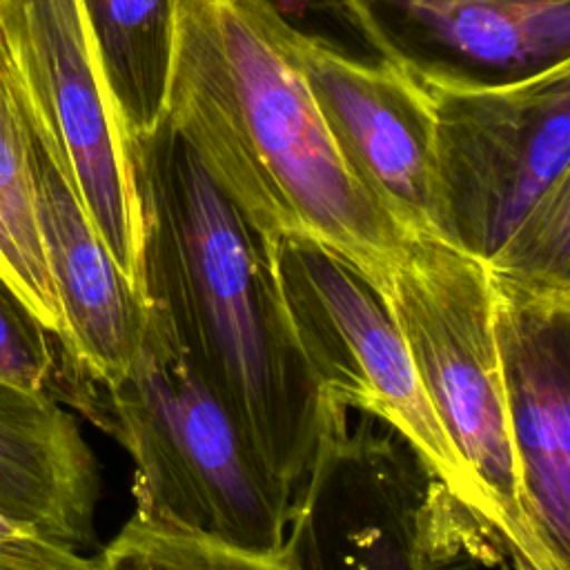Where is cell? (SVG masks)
Returning <instances> with one entry per match:
<instances>
[{"label":"cell","mask_w":570,"mask_h":570,"mask_svg":"<svg viewBox=\"0 0 570 570\" xmlns=\"http://www.w3.org/2000/svg\"><path fill=\"white\" fill-rule=\"evenodd\" d=\"M269 0H176L163 118L263 243L296 234L379 285L410 236L354 171Z\"/></svg>","instance_id":"cell-1"},{"label":"cell","mask_w":570,"mask_h":570,"mask_svg":"<svg viewBox=\"0 0 570 570\" xmlns=\"http://www.w3.org/2000/svg\"><path fill=\"white\" fill-rule=\"evenodd\" d=\"M134 163L145 298L294 499L343 410L303 358L267 247L165 118L134 138Z\"/></svg>","instance_id":"cell-2"},{"label":"cell","mask_w":570,"mask_h":570,"mask_svg":"<svg viewBox=\"0 0 570 570\" xmlns=\"http://www.w3.org/2000/svg\"><path fill=\"white\" fill-rule=\"evenodd\" d=\"M445 240L490 274L570 289V60L479 80L419 65Z\"/></svg>","instance_id":"cell-3"},{"label":"cell","mask_w":570,"mask_h":570,"mask_svg":"<svg viewBox=\"0 0 570 570\" xmlns=\"http://www.w3.org/2000/svg\"><path fill=\"white\" fill-rule=\"evenodd\" d=\"M89 416L134 461V517L252 552L285 546L292 497L191 367L154 303L147 301L129 367L114 385H96Z\"/></svg>","instance_id":"cell-4"},{"label":"cell","mask_w":570,"mask_h":570,"mask_svg":"<svg viewBox=\"0 0 570 570\" xmlns=\"http://www.w3.org/2000/svg\"><path fill=\"white\" fill-rule=\"evenodd\" d=\"M385 292L430 407L517 570H546L519 497L490 269L443 238H412Z\"/></svg>","instance_id":"cell-5"},{"label":"cell","mask_w":570,"mask_h":570,"mask_svg":"<svg viewBox=\"0 0 570 570\" xmlns=\"http://www.w3.org/2000/svg\"><path fill=\"white\" fill-rule=\"evenodd\" d=\"M265 247L294 338L325 401L385 423L490 530L485 505L430 407L381 285L354 261L305 236L283 234Z\"/></svg>","instance_id":"cell-6"},{"label":"cell","mask_w":570,"mask_h":570,"mask_svg":"<svg viewBox=\"0 0 570 570\" xmlns=\"http://www.w3.org/2000/svg\"><path fill=\"white\" fill-rule=\"evenodd\" d=\"M0 22L36 140L145 298L134 140L107 85L82 0H0Z\"/></svg>","instance_id":"cell-7"},{"label":"cell","mask_w":570,"mask_h":570,"mask_svg":"<svg viewBox=\"0 0 570 570\" xmlns=\"http://www.w3.org/2000/svg\"><path fill=\"white\" fill-rule=\"evenodd\" d=\"M285 38L345 158L410 238L445 240L434 111L419 62L358 60L285 24Z\"/></svg>","instance_id":"cell-8"},{"label":"cell","mask_w":570,"mask_h":570,"mask_svg":"<svg viewBox=\"0 0 570 570\" xmlns=\"http://www.w3.org/2000/svg\"><path fill=\"white\" fill-rule=\"evenodd\" d=\"M508 428L546 570L570 563V289L492 274Z\"/></svg>","instance_id":"cell-9"},{"label":"cell","mask_w":570,"mask_h":570,"mask_svg":"<svg viewBox=\"0 0 570 570\" xmlns=\"http://www.w3.org/2000/svg\"><path fill=\"white\" fill-rule=\"evenodd\" d=\"M38 212L65 318V367L98 387L114 385L136 354L147 301L129 285L56 163L36 140Z\"/></svg>","instance_id":"cell-10"},{"label":"cell","mask_w":570,"mask_h":570,"mask_svg":"<svg viewBox=\"0 0 570 570\" xmlns=\"http://www.w3.org/2000/svg\"><path fill=\"white\" fill-rule=\"evenodd\" d=\"M98 497L78 421L47 390L0 379V514L82 552L96 543Z\"/></svg>","instance_id":"cell-11"},{"label":"cell","mask_w":570,"mask_h":570,"mask_svg":"<svg viewBox=\"0 0 570 570\" xmlns=\"http://www.w3.org/2000/svg\"><path fill=\"white\" fill-rule=\"evenodd\" d=\"M33 149V129L0 22V276L62 345L65 318L40 227Z\"/></svg>","instance_id":"cell-12"},{"label":"cell","mask_w":570,"mask_h":570,"mask_svg":"<svg viewBox=\"0 0 570 570\" xmlns=\"http://www.w3.org/2000/svg\"><path fill=\"white\" fill-rule=\"evenodd\" d=\"M387 4L461 58L519 69L568 58L570 0H365Z\"/></svg>","instance_id":"cell-13"},{"label":"cell","mask_w":570,"mask_h":570,"mask_svg":"<svg viewBox=\"0 0 570 570\" xmlns=\"http://www.w3.org/2000/svg\"><path fill=\"white\" fill-rule=\"evenodd\" d=\"M107 85L134 138L163 122L176 0H82Z\"/></svg>","instance_id":"cell-14"},{"label":"cell","mask_w":570,"mask_h":570,"mask_svg":"<svg viewBox=\"0 0 570 570\" xmlns=\"http://www.w3.org/2000/svg\"><path fill=\"white\" fill-rule=\"evenodd\" d=\"M94 570H294V563L287 546L252 552L131 517L94 557Z\"/></svg>","instance_id":"cell-15"},{"label":"cell","mask_w":570,"mask_h":570,"mask_svg":"<svg viewBox=\"0 0 570 570\" xmlns=\"http://www.w3.org/2000/svg\"><path fill=\"white\" fill-rule=\"evenodd\" d=\"M58 367V341L29 314L0 276V379L51 394Z\"/></svg>","instance_id":"cell-16"},{"label":"cell","mask_w":570,"mask_h":570,"mask_svg":"<svg viewBox=\"0 0 570 570\" xmlns=\"http://www.w3.org/2000/svg\"><path fill=\"white\" fill-rule=\"evenodd\" d=\"M0 570H94V559L0 514Z\"/></svg>","instance_id":"cell-17"},{"label":"cell","mask_w":570,"mask_h":570,"mask_svg":"<svg viewBox=\"0 0 570 570\" xmlns=\"http://www.w3.org/2000/svg\"><path fill=\"white\" fill-rule=\"evenodd\" d=\"M303 2H312L318 9H327L336 16H343V20L350 22L354 31H358V36L379 53V58H390V60L407 58L396 47V42L387 36V31L381 27L372 7L365 0H303Z\"/></svg>","instance_id":"cell-18"},{"label":"cell","mask_w":570,"mask_h":570,"mask_svg":"<svg viewBox=\"0 0 570 570\" xmlns=\"http://www.w3.org/2000/svg\"><path fill=\"white\" fill-rule=\"evenodd\" d=\"M505 2H554V0H505Z\"/></svg>","instance_id":"cell-19"}]
</instances>
